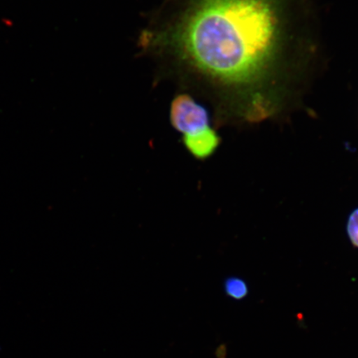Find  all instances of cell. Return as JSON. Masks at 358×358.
Wrapping results in <instances>:
<instances>
[{
	"instance_id": "277c9868",
	"label": "cell",
	"mask_w": 358,
	"mask_h": 358,
	"mask_svg": "<svg viewBox=\"0 0 358 358\" xmlns=\"http://www.w3.org/2000/svg\"><path fill=\"white\" fill-rule=\"evenodd\" d=\"M347 231L352 244L358 248V208L355 210L348 217Z\"/></svg>"
},
{
	"instance_id": "6da1fadb",
	"label": "cell",
	"mask_w": 358,
	"mask_h": 358,
	"mask_svg": "<svg viewBox=\"0 0 358 358\" xmlns=\"http://www.w3.org/2000/svg\"><path fill=\"white\" fill-rule=\"evenodd\" d=\"M173 13L147 30L144 46L231 98L246 122L271 117L294 42L289 0H169ZM293 48V47H292Z\"/></svg>"
},
{
	"instance_id": "3957f363",
	"label": "cell",
	"mask_w": 358,
	"mask_h": 358,
	"mask_svg": "<svg viewBox=\"0 0 358 358\" xmlns=\"http://www.w3.org/2000/svg\"><path fill=\"white\" fill-rule=\"evenodd\" d=\"M224 290L227 295L236 301H241L248 296L249 289L245 282L238 277H230L224 282Z\"/></svg>"
},
{
	"instance_id": "7a4b0ae2",
	"label": "cell",
	"mask_w": 358,
	"mask_h": 358,
	"mask_svg": "<svg viewBox=\"0 0 358 358\" xmlns=\"http://www.w3.org/2000/svg\"><path fill=\"white\" fill-rule=\"evenodd\" d=\"M169 120L172 127L182 134L187 152L196 159L209 158L221 144V138L210 125L207 110L187 94L174 98Z\"/></svg>"
}]
</instances>
